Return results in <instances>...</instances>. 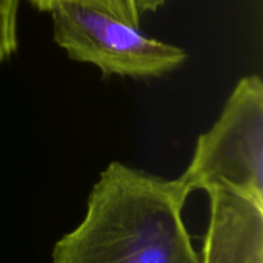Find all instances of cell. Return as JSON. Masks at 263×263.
<instances>
[{"label":"cell","instance_id":"obj_4","mask_svg":"<svg viewBox=\"0 0 263 263\" xmlns=\"http://www.w3.org/2000/svg\"><path fill=\"white\" fill-rule=\"evenodd\" d=\"M210 219L200 263H263V205L230 188L208 193Z\"/></svg>","mask_w":263,"mask_h":263},{"label":"cell","instance_id":"obj_5","mask_svg":"<svg viewBox=\"0 0 263 263\" xmlns=\"http://www.w3.org/2000/svg\"><path fill=\"white\" fill-rule=\"evenodd\" d=\"M31 2L37 9L49 12L51 8L57 3L62 2H77V3H85L99 9H103L116 17H119L120 20H125L131 25L139 26L140 25V17L134 9L133 0H28Z\"/></svg>","mask_w":263,"mask_h":263},{"label":"cell","instance_id":"obj_6","mask_svg":"<svg viewBox=\"0 0 263 263\" xmlns=\"http://www.w3.org/2000/svg\"><path fill=\"white\" fill-rule=\"evenodd\" d=\"M20 0H0V63L17 51V11Z\"/></svg>","mask_w":263,"mask_h":263},{"label":"cell","instance_id":"obj_2","mask_svg":"<svg viewBox=\"0 0 263 263\" xmlns=\"http://www.w3.org/2000/svg\"><path fill=\"white\" fill-rule=\"evenodd\" d=\"M191 193L230 188L263 205V82L245 76L214 125L199 136L193 159L179 177Z\"/></svg>","mask_w":263,"mask_h":263},{"label":"cell","instance_id":"obj_1","mask_svg":"<svg viewBox=\"0 0 263 263\" xmlns=\"http://www.w3.org/2000/svg\"><path fill=\"white\" fill-rule=\"evenodd\" d=\"M180 179L111 162L94 185L82 223L52 250V263H200L183 223Z\"/></svg>","mask_w":263,"mask_h":263},{"label":"cell","instance_id":"obj_7","mask_svg":"<svg viewBox=\"0 0 263 263\" xmlns=\"http://www.w3.org/2000/svg\"><path fill=\"white\" fill-rule=\"evenodd\" d=\"M168 0H133L134 9L139 14V17L142 18L143 14L146 12H156L159 8H162Z\"/></svg>","mask_w":263,"mask_h":263},{"label":"cell","instance_id":"obj_3","mask_svg":"<svg viewBox=\"0 0 263 263\" xmlns=\"http://www.w3.org/2000/svg\"><path fill=\"white\" fill-rule=\"evenodd\" d=\"M49 12L55 43L71 60L94 65L106 77H162L188 59L182 48L148 37L139 26L103 9L62 2Z\"/></svg>","mask_w":263,"mask_h":263}]
</instances>
